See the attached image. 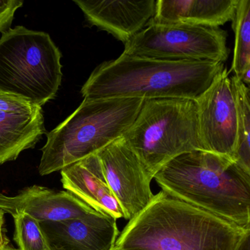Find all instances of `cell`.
<instances>
[{
  "label": "cell",
  "mask_w": 250,
  "mask_h": 250,
  "mask_svg": "<svg viewBox=\"0 0 250 250\" xmlns=\"http://www.w3.org/2000/svg\"><path fill=\"white\" fill-rule=\"evenodd\" d=\"M250 235L241 228L160 191L120 232L121 250H237Z\"/></svg>",
  "instance_id": "1"
},
{
  "label": "cell",
  "mask_w": 250,
  "mask_h": 250,
  "mask_svg": "<svg viewBox=\"0 0 250 250\" xmlns=\"http://www.w3.org/2000/svg\"><path fill=\"white\" fill-rule=\"evenodd\" d=\"M222 62L173 61L129 56L95 68L81 89L84 99L196 100L223 71Z\"/></svg>",
  "instance_id": "2"
},
{
  "label": "cell",
  "mask_w": 250,
  "mask_h": 250,
  "mask_svg": "<svg viewBox=\"0 0 250 250\" xmlns=\"http://www.w3.org/2000/svg\"><path fill=\"white\" fill-rule=\"evenodd\" d=\"M153 179L169 197L250 229V172L231 158L205 150L184 153Z\"/></svg>",
  "instance_id": "3"
},
{
  "label": "cell",
  "mask_w": 250,
  "mask_h": 250,
  "mask_svg": "<svg viewBox=\"0 0 250 250\" xmlns=\"http://www.w3.org/2000/svg\"><path fill=\"white\" fill-rule=\"evenodd\" d=\"M143 102L141 99H84L69 117L47 134L42 149L40 175L61 171L124 137Z\"/></svg>",
  "instance_id": "4"
},
{
  "label": "cell",
  "mask_w": 250,
  "mask_h": 250,
  "mask_svg": "<svg viewBox=\"0 0 250 250\" xmlns=\"http://www.w3.org/2000/svg\"><path fill=\"white\" fill-rule=\"evenodd\" d=\"M153 179L158 171L184 153L203 150L195 101L146 99L124 136Z\"/></svg>",
  "instance_id": "5"
},
{
  "label": "cell",
  "mask_w": 250,
  "mask_h": 250,
  "mask_svg": "<svg viewBox=\"0 0 250 250\" xmlns=\"http://www.w3.org/2000/svg\"><path fill=\"white\" fill-rule=\"evenodd\" d=\"M61 51L48 33L17 26L0 39V92L42 106L62 82Z\"/></svg>",
  "instance_id": "6"
},
{
  "label": "cell",
  "mask_w": 250,
  "mask_h": 250,
  "mask_svg": "<svg viewBox=\"0 0 250 250\" xmlns=\"http://www.w3.org/2000/svg\"><path fill=\"white\" fill-rule=\"evenodd\" d=\"M227 34L219 27L148 24L124 44V55L166 61L224 62Z\"/></svg>",
  "instance_id": "7"
},
{
  "label": "cell",
  "mask_w": 250,
  "mask_h": 250,
  "mask_svg": "<svg viewBox=\"0 0 250 250\" xmlns=\"http://www.w3.org/2000/svg\"><path fill=\"white\" fill-rule=\"evenodd\" d=\"M194 101L203 150L233 159L237 145V106L228 70L224 68Z\"/></svg>",
  "instance_id": "8"
},
{
  "label": "cell",
  "mask_w": 250,
  "mask_h": 250,
  "mask_svg": "<svg viewBox=\"0 0 250 250\" xmlns=\"http://www.w3.org/2000/svg\"><path fill=\"white\" fill-rule=\"evenodd\" d=\"M111 191L129 221L147 207L154 197L153 178L124 137L97 153Z\"/></svg>",
  "instance_id": "9"
},
{
  "label": "cell",
  "mask_w": 250,
  "mask_h": 250,
  "mask_svg": "<svg viewBox=\"0 0 250 250\" xmlns=\"http://www.w3.org/2000/svg\"><path fill=\"white\" fill-rule=\"evenodd\" d=\"M45 133L42 106L0 92V165L34 147Z\"/></svg>",
  "instance_id": "10"
},
{
  "label": "cell",
  "mask_w": 250,
  "mask_h": 250,
  "mask_svg": "<svg viewBox=\"0 0 250 250\" xmlns=\"http://www.w3.org/2000/svg\"><path fill=\"white\" fill-rule=\"evenodd\" d=\"M40 227L49 250H112L120 234L117 219L99 212Z\"/></svg>",
  "instance_id": "11"
},
{
  "label": "cell",
  "mask_w": 250,
  "mask_h": 250,
  "mask_svg": "<svg viewBox=\"0 0 250 250\" xmlns=\"http://www.w3.org/2000/svg\"><path fill=\"white\" fill-rule=\"evenodd\" d=\"M91 26L106 31L125 44L151 21L156 0H74Z\"/></svg>",
  "instance_id": "12"
},
{
  "label": "cell",
  "mask_w": 250,
  "mask_h": 250,
  "mask_svg": "<svg viewBox=\"0 0 250 250\" xmlns=\"http://www.w3.org/2000/svg\"><path fill=\"white\" fill-rule=\"evenodd\" d=\"M0 208L13 217L27 213L39 222L76 219L97 212L70 191L37 185L25 188L17 195L0 193Z\"/></svg>",
  "instance_id": "13"
},
{
  "label": "cell",
  "mask_w": 250,
  "mask_h": 250,
  "mask_svg": "<svg viewBox=\"0 0 250 250\" xmlns=\"http://www.w3.org/2000/svg\"><path fill=\"white\" fill-rule=\"evenodd\" d=\"M61 172V182L66 191L102 214L115 219L124 217L122 208L106 182L97 153L63 168Z\"/></svg>",
  "instance_id": "14"
},
{
  "label": "cell",
  "mask_w": 250,
  "mask_h": 250,
  "mask_svg": "<svg viewBox=\"0 0 250 250\" xmlns=\"http://www.w3.org/2000/svg\"><path fill=\"white\" fill-rule=\"evenodd\" d=\"M238 0H156L148 24L219 27L232 21Z\"/></svg>",
  "instance_id": "15"
},
{
  "label": "cell",
  "mask_w": 250,
  "mask_h": 250,
  "mask_svg": "<svg viewBox=\"0 0 250 250\" xmlns=\"http://www.w3.org/2000/svg\"><path fill=\"white\" fill-rule=\"evenodd\" d=\"M232 27L235 33V48L231 71L250 87V0H238Z\"/></svg>",
  "instance_id": "16"
},
{
  "label": "cell",
  "mask_w": 250,
  "mask_h": 250,
  "mask_svg": "<svg viewBox=\"0 0 250 250\" xmlns=\"http://www.w3.org/2000/svg\"><path fill=\"white\" fill-rule=\"evenodd\" d=\"M237 106V145L234 161L250 172V87L236 77H230Z\"/></svg>",
  "instance_id": "17"
},
{
  "label": "cell",
  "mask_w": 250,
  "mask_h": 250,
  "mask_svg": "<svg viewBox=\"0 0 250 250\" xmlns=\"http://www.w3.org/2000/svg\"><path fill=\"white\" fill-rule=\"evenodd\" d=\"M14 219V239L18 250H49L39 221L24 213H18Z\"/></svg>",
  "instance_id": "18"
},
{
  "label": "cell",
  "mask_w": 250,
  "mask_h": 250,
  "mask_svg": "<svg viewBox=\"0 0 250 250\" xmlns=\"http://www.w3.org/2000/svg\"><path fill=\"white\" fill-rule=\"evenodd\" d=\"M22 5L19 0H0V33L11 29L16 11Z\"/></svg>",
  "instance_id": "19"
},
{
  "label": "cell",
  "mask_w": 250,
  "mask_h": 250,
  "mask_svg": "<svg viewBox=\"0 0 250 250\" xmlns=\"http://www.w3.org/2000/svg\"><path fill=\"white\" fill-rule=\"evenodd\" d=\"M5 212L0 208V249L3 247L5 244H9V240L5 235Z\"/></svg>",
  "instance_id": "20"
},
{
  "label": "cell",
  "mask_w": 250,
  "mask_h": 250,
  "mask_svg": "<svg viewBox=\"0 0 250 250\" xmlns=\"http://www.w3.org/2000/svg\"><path fill=\"white\" fill-rule=\"evenodd\" d=\"M237 250H250V235L243 241Z\"/></svg>",
  "instance_id": "21"
},
{
  "label": "cell",
  "mask_w": 250,
  "mask_h": 250,
  "mask_svg": "<svg viewBox=\"0 0 250 250\" xmlns=\"http://www.w3.org/2000/svg\"><path fill=\"white\" fill-rule=\"evenodd\" d=\"M0 250H17V249L14 248V247H11V246H10L9 244H5V246H4L3 247H2V248L0 249Z\"/></svg>",
  "instance_id": "22"
},
{
  "label": "cell",
  "mask_w": 250,
  "mask_h": 250,
  "mask_svg": "<svg viewBox=\"0 0 250 250\" xmlns=\"http://www.w3.org/2000/svg\"><path fill=\"white\" fill-rule=\"evenodd\" d=\"M112 250H119V249H116V248H115V247H114V248L112 249Z\"/></svg>",
  "instance_id": "23"
}]
</instances>
